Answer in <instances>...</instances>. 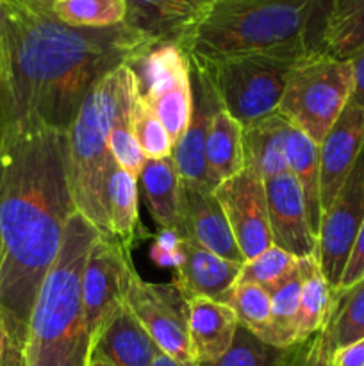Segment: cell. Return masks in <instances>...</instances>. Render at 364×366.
Returning <instances> with one entry per match:
<instances>
[{
    "instance_id": "obj_1",
    "label": "cell",
    "mask_w": 364,
    "mask_h": 366,
    "mask_svg": "<svg viewBox=\"0 0 364 366\" xmlns=\"http://www.w3.org/2000/svg\"><path fill=\"white\" fill-rule=\"evenodd\" d=\"M153 43L127 25L74 27L32 0L0 6V77L6 132H66L106 75L132 64Z\"/></svg>"
},
{
    "instance_id": "obj_2",
    "label": "cell",
    "mask_w": 364,
    "mask_h": 366,
    "mask_svg": "<svg viewBox=\"0 0 364 366\" xmlns=\"http://www.w3.org/2000/svg\"><path fill=\"white\" fill-rule=\"evenodd\" d=\"M74 213L66 132H6L0 147V317L21 345H27L32 306Z\"/></svg>"
},
{
    "instance_id": "obj_3",
    "label": "cell",
    "mask_w": 364,
    "mask_h": 366,
    "mask_svg": "<svg viewBox=\"0 0 364 366\" xmlns=\"http://www.w3.org/2000/svg\"><path fill=\"white\" fill-rule=\"evenodd\" d=\"M332 0H214L178 46L196 59L325 52Z\"/></svg>"
},
{
    "instance_id": "obj_4",
    "label": "cell",
    "mask_w": 364,
    "mask_h": 366,
    "mask_svg": "<svg viewBox=\"0 0 364 366\" xmlns=\"http://www.w3.org/2000/svg\"><path fill=\"white\" fill-rule=\"evenodd\" d=\"M100 231L77 211L39 288L29 320L27 366H89L93 340L82 302V274Z\"/></svg>"
},
{
    "instance_id": "obj_5",
    "label": "cell",
    "mask_w": 364,
    "mask_h": 366,
    "mask_svg": "<svg viewBox=\"0 0 364 366\" xmlns=\"http://www.w3.org/2000/svg\"><path fill=\"white\" fill-rule=\"evenodd\" d=\"M136 93L138 77L131 64H121L89 92L66 131L68 181L75 207L106 236H113L106 207L107 181L114 164L109 134Z\"/></svg>"
},
{
    "instance_id": "obj_6",
    "label": "cell",
    "mask_w": 364,
    "mask_h": 366,
    "mask_svg": "<svg viewBox=\"0 0 364 366\" xmlns=\"http://www.w3.org/2000/svg\"><path fill=\"white\" fill-rule=\"evenodd\" d=\"M305 54L253 52L220 59H195L220 99L221 107L246 127L277 113L293 64Z\"/></svg>"
},
{
    "instance_id": "obj_7",
    "label": "cell",
    "mask_w": 364,
    "mask_h": 366,
    "mask_svg": "<svg viewBox=\"0 0 364 366\" xmlns=\"http://www.w3.org/2000/svg\"><path fill=\"white\" fill-rule=\"evenodd\" d=\"M352 92L353 70L348 59H335L325 52L305 54L293 64L277 111L321 145L348 106Z\"/></svg>"
},
{
    "instance_id": "obj_8",
    "label": "cell",
    "mask_w": 364,
    "mask_h": 366,
    "mask_svg": "<svg viewBox=\"0 0 364 366\" xmlns=\"http://www.w3.org/2000/svg\"><path fill=\"white\" fill-rule=\"evenodd\" d=\"M138 89L175 143L182 138L191 117L189 57L177 43H153L131 64Z\"/></svg>"
},
{
    "instance_id": "obj_9",
    "label": "cell",
    "mask_w": 364,
    "mask_h": 366,
    "mask_svg": "<svg viewBox=\"0 0 364 366\" xmlns=\"http://www.w3.org/2000/svg\"><path fill=\"white\" fill-rule=\"evenodd\" d=\"M125 304L161 352L182 366H198L189 342V300L173 282H150L134 274Z\"/></svg>"
},
{
    "instance_id": "obj_10",
    "label": "cell",
    "mask_w": 364,
    "mask_h": 366,
    "mask_svg": "<svg viewBox=\"0 0 364 366\" xmlns=\"http://www.w3.org/2000/svg\"><path fill=\"white\" fill-rule=\"evenodd\" d=\"M134 274L127 247L114 236L98 234L89 249L82 274L84 318L93 347L103 325L125 304Z\"/></svg>"
},
{
    "instance_id": "obj_11",
    "label": "cell",
    "mask_w": 364,
    "mask_h": 366,
    "mask_svg": "<svg viewBox=\"0 0 364 366\" xmlns=\"http://www.w3.org/2000/svg\"><path fill=\"white\" fill-rule=\"evenodd\" d=\"M364 224V147L343 188L323 211L316 259L332 290L341 282L350 250Z\"/></svg>"
},
{
    "instance_id": "obj_12",
    "label": "cell",
    "mask_w": 364,
    "mask_h": 366,
    "mask_svg": "<svg viewBox=\"0 0 364 366\" xmlns=\"http://www.w3.org/2000/svg\"><path fill=\"white\" fill-rule=\"evenodd\" d=\"M236 243L245 261L253 259L273 245L264 181L256 172L243 168L239 174L214 188Z\"/></svg>"
},
{
    "instance_id": "obj_13",
    "label": "cell",
    "mask_w": 364,
    "mask_h": 366,
    "mask_svg": "<svg viewBox=\"0 0 364 366\" xmlns=\"http://www.w3.org/2000/svg\"><path fill=\"white\" fill-rule=\"evenodd\" d=\"M189 81H191V117L186 132L175 143L171 157L182 182L214 192L207 174L206 143L214 114L221 109V102L206 70L191 57H189Z\"/></svg>"
},
{
    "instance_id": "obj_14",
    "label": "cell",
    "mask_w": 364,
    "mask_h": 366,
    "mask_svg": "<svg viewBox=\"0 0 364 366\" xmlns=\"http://www.w3.org/2000/svg\"><path fill=\"white\" fill-rule=\"evenodd\" d=\"M178 234L231 263H245L227 217L211 189L182 182Z\"/></svg>"
},
{
    "instance_id": "obj_15",
    "label": "cell",
    "mask_w": 364,
    "mask_h": 366,
    "mask_svg": "<svg viewBox=\"0 0 364 366\" xmlns=\"http://www.w3.org/2000/svg\"><path fill=\"white\" fill-rule=\"evenodd\" d=\"M273 245L300 257L316 256L318 238L310 231L302 189L291 172L264 181Z\"/></svg>"
},
{
    "instance_id": "obj_16",
    "label": "cell",
    "mask_w": 364,
    "mask_h": 366,
    "mask_svg": "<svg viewBox=\"0 0 364 366\" xmlns=\"http://www.w3.org/2000/svg\"><path fill=\"white\" fill-rule=\"evenodd\" d=\"M364 147V109L348 102L320 145L321 209H327L348 179Z\"/></svg>"
},
{
    "instance_id": "obj_17",
    "label": "cell",
    "mask_w": 364,
    "mask_h": 366,
    "mask_svg": "<svg viewBox=\"0 0 364 366\" xmlns=\"http://www.w3.org/2000/svg\"><path fill=\"white\" fill-rule=\"evenodd\" d=\"M214 0H127L125 25L157 43H177Z\"/></svg>"
},
{
    "instance_id": "obj_18",
    "label": "cell",
    "mask_w": 364,
    "mask_h": 366,
    "mask_svg": "<svg viewBox=\"0 0 364 366\" xmlns=\"http://www.w3.org/2000/svg\"><path fill=\"white\" fill-rule=\"evenodd\" d=\"M241 267L182 238L181 261L173 268V285L188 300L202 297L221 302L238 282Z\"/></svg>"
},
{
    "instance_id": "obj_19",
    "label": "cell",
    "mask_w": 364,
    "mask_h": 366,
    "mask_svg": "<svg viewBox=\"0 0 364 366\" xmlns=\"http://www.w3.org/2000/svg\"><path fill=\"white\" fill-rule=\"evenodd\" d=\"M159 349L127 304L98 332L93 356L111 366H152Z\"/></svg>"
},
{
    "instance_id": "obj_20",
    "label": "cell",
    "mask_w": 364,
    "mask_h": 366,
    "mask_svg": "<svg viewBox=\"0 0 364 366\" xmlns=\"http://www.w3.org/2000/svg\"><path fill=\"white\" fill-rule=\"evenodd\" d=\"M238 327V317L227 304L202 297L189 300V342L196 365L223 356Z\"/></svg>"
},
{
    "instance_id": "obj_21",
    "label": "cell",
    "mask_w": 364,
    "mask_h": 366,
    "mask_svg": "<svg viewBox=\"0 0 364 366\" xmlns=\"http://www.w3.org/2000/svg\"><path fill=\"white\" fill-rule=\"evenodd\" d=\"M291 127L293 125L278 111L243 127L245 168L256 172L263 181L289 172L285 145Z\"/></svg>"
},
{
    "instance_id": "obj_22",
    "label": "cell",
    "mask_w": 364,
    "mask_h": 366,
    "mask_svg": "<svg viewBox=\"0 0 364 366\" xmlns=\"http://www.w3.org/2000/svg\"><path fill=\"white\" fill-rule=\"evenodd\" d=\"M139 192L161 231H177L181 222V175L173 157L146 159L138 175Z\"/></svg>"
},
{
    "instance_id": "obj_23",
    "label": "cell",
    "mask_w": 364,
    "mask_h": 366,
    "mask_svg": "<svg viewBox=\"0 0 364 366\" xmlns=\"http://www.w3.org/2000/svg\"><path fill=\"white\" fill-rule=\"evenodd\" d=\"M285 161H288V170L302 189L307 220L310 231L318 238L321 217H323L320 195V145H316L302 131L291 127L285 145Z\"/></svg>"
},
{
    "instance_id": "obj_24",
    "label": "cell",
    "mask_w": 364,
    "mask_h": 366,
    "mask_svg": "<svg viewBox=\"0 0 364 366\" xmlns=\"http://www.w3.org/2000/svg\"><path fill=\"white\" fill-rule=\"evenodd\" d=\"M207 174L213 189L245 168L243 127L221 107L213 118L206 143Z\"/></svg>"
},
{
    "instance_id": "obj_25",
    "label": "cell",
    "mask_w": 364,
    "mask_h": 366,
    "mask_svg": "<svg viewBox=\"0 0 364 366\" xmlns=\"http://www.w3.org/2000/svg\"><path fill=\"white\" fill-rule=\"evenodd\" d=\"M296 268L302 281L298 307V343H302L325 325L330 313L334 290L325 279L316 256L300 257Z\"/></svg>"
},
{
    "instance_id": "obj_26",
    "label": "cell",
    "mask_w": 364,
    "mask_h": 366,
    "mask_svg": "<svg viewBox=\"0 0 364 366\" xmlns=\"http://www.w3.org/2000/svg\"><path fill=\"white\" fill-rule=\"evenodd\" d=\"M321 335L332 354L364 340V277L352 286L334 290L330 313Z\"/></svg>"
},
{
    "instance_id": "obj_27",
    "label": "cell",
    "mask_w": 364,
    "mask_h": 366,
    "mask_svg": "<svg viewBox=\"0 0 364 366\" xmlns=\"http://www.w3.org/2000/svg\"><path fill=\"white\" fill-rule=\"evenodd\" d=\"M138 200V177L114 163L107 181V218H109L111 234L127 249L134 242L139 227Z\"/></svg>"
},
{
    "instance_id": "obj_28",
    "label": "cell",
    "mask_w": 364,
    "mask_h": 366,
    "mask_svg": "<svg viewBox=\"0 0 364 366\" xmlns=\"http://www.w3.org/2000/svg\"><path fill=\"white\" fill-rule=\"evenodd\" d=\"M364 49V0H332L325 32V54L352 59Z\"/></svg>"
},
{
    "instance_id": "obj_29",
    "label": "cell",
    "mask_w": 364,
    "mask_h": 366,
    "mask_svg": "<svg viewBox=\"0 0 364 366\" xmlns=\"http://www.w3.org/2000/svg\"><path fill=\"white\" fill-rule=\"evenodd\" d=\"M300 292H302V281H300L298 268L291 277L270 292L271 325L266 343L278 349H289L298 343Z\"/></svg>"
},
{
    "instance_id": "obj_30",
    "label": "cell",
    "mask_w": 364,
    "mask_h": 366,
    "mask_svg": "<svg viewBox=\"0 0 364 366\" xmlns=\"http://www.w3.org/2000/svg\"><path fill=\"white\" fill-rule=\"evenodd\" d=\"M50 9L74 27L107 29L125 24L127 0H57Z\"/></svg>"
},
{
    "instance_id": "obj_31",
    "label": "cell",
    "mask_w": 364,
    "mask_h": 366,
    "mask_svg": "<svg viewBox=\"0 0 364 366\" xmlns=\"http://www.w3.org/2000/svg\"><path fill=\"white\" fill-rule=\"evenodd\" d=\"M293 347L278 349L270 345L239 324L227 352L216 361L200 363L198 366H288Z\"/></svg>"
},
{
    "instance_id": "obj_32",
    "label": "cell",
    "mask_w": 364,
    "mask_h": 366,
    "mask_svg": "<svg viewBox=\"0 0 364 366\" xmlns=\"http://www.w3.org/2000/svg\"><path fill=\"white\" fill-rule=\"evenodd\" d=\"M221 302L232 307L243 327L266 342L271 325V299L266 290L248 282H236Z\"/></svg>"
},
{
    "instance_id": "obj_33",
    "label": "cell",
    "mask_w": 364,
    "mask_h": 366,
    "mask_svg": "<svg viewBox=\"0 0 364 366\" xmlns=\"http://www.w3.org/2000/svg\"><path fill=\"white\" fill-rule=\"evenodd\" d=\"M131 125L136 142L141 147L146 159H164L173 154V142L164 125L146 104L141 93H136L131 106Z\"/></svg>"
},
{
    "instance_id": "obj_34",
    "label": "cell",
    "mask_w": 364,
    "mask_h": 366,
    "mask_svg": "<svg viewBox=\"0 0 364 366\" xmlns=\"http://www.w3.org/2000/svg\"><path fill=\"white\" fill-rule=\"evenodd\" d=\"M296 257L282 250L280 247L271 245L253 259L245 261L239 270L238 282L257 285L266 290L268 293L278 285L291 277L296 272Z\"/></svg>"
},
{
    "instance_id": "obj_35",
    "label": "cell",
    "mask_w": 364,
    "mask_h": 366,
    "mask_svg": "<svg viewBox=\"0 0 364 366\" xmlns=\"http://www.w3.org/2000/svg\"><path fill=\"white\" fill-rule=\"evenodd\" d=\"M131 106L132 102L118 114L113 129L109 134V150L113 154L114 163L120 168L127 170L134 177H138L145 164L146 157L143 154L141 147L136 142V136L132 132L131 125Z\"/></svg>"
},
{
    "instance_id": "obj_36",
    "label": "cell",
    "mask_w": 364,
    "mask_h": 366,
    "mask_svg": "<svg viewBox=\"0 0 364 366\" xmlns=\"http://www.w3.org/2000/svg\"><path fill=\"white\" fill-rule=\"evenodd\" d=\"M288 366H334L332 365V350L328 349L321 331L293 347Z\"/></svg>"
},
{
    "instance_id": "obj_37",
    "label": "cell",
    "mask_w": 364,
    "mask_h": 366,
    "mask_svg": "<svg viewBox=\"0 0 364 366\" xmlns=\"http://www.w3.org/2000/svg\"><path fill=\"white\" fill-rule=\"evenodd\" d=\"M182 236L177 231H163L152 249V257L163 267H177L181 261Z\"/></svg>"
},
{
    "instance_id": "obj_38",
    "label": "cell",
    "mask_w": 364,
    "mask_h": 366,
    "mask_svg": "<svg viewBox=\"0 0 364 366\" xmlns=\"http://www.w3.org/2000/svg\"><path fill=\"white\" fill-rule=\"evenodd\" d=\"M0 366H27L25 345H21L0 317Z\"/></svg>"
},
{
    "instance_id": "obj_39",
    "label": "cell",
    "mask_w": 364,
    "mask_h": 366,
    "mask_svg": "<svg viewBox=\"0 0 364 366\" xmlns=\"http://www.w3.org/2000/svg\"><path fill=\"white\" fill-rule=\"evenodd\" d=\"M363 277H364V224H363V227H360L359 234H357L355 242H353L352 250H350L348 261H346V264H345L341 282H339L338 288H346V286H352L353 282L360 281Z\"/></svg>"
},
{
    "instance_id": "obj_40",
    "label": "cell",
    "mask_w": 364,
    "mask_h": 366,
    "mask_svg": "<svg viewBox=\"0 0 364 366\" xmlns=\"http://www.w3.org/2000/svg\"><path fill=\"white\" fill-rule=\"evenodd\" d=\"M334 366H364V340L338 349L332 354Z\"/></svg>"
},
{
    "instance_id": "obj_41",
    "label": "cell",
    "mask_w": 364,
    "mask_h": 366,
    "mask_svg": "<svg viewBox=\"0 0 364 366\" xmlns=\"http://www.w3.org/2000/svg\"><path fill=\"white\" fill-rule=\"evenodd\" d=\"M353 70V92L350 102L364 109V49L350 59Z\"/></svg>"
},
{
    "instance_id": "obj_42",
    "label": "cell",
    "mask_w": 364,
    "mask_h": 366,
    "mask_svg": "<svg viewBox=\"0 0 364 366\" xmlns=\"http://www.w3.org/2000/svg\"><path fill=\"white\" fill-rule=\"evenodd\" d=\"M4 136H6V102H4L2 77H0V147H2Z\"/></svg>"
},
{
    "instance_id": "obj_43",
    "label": "cell",
    "mask_w": 364,
    "mask_h": 366,
    "mask_svg": "<svg viewBox=\"0 0 364 366\" xmlns=\"http://www.w3.org/2000/svg\"><path fill=\"white\" fill-rule=\"evenodd\" d=\"M152 366H182L181 363H177L175 360H171L170 356H166V354H163L159 350V354L156 356V360H153Z\"/></svg>"
},
{
    "instance_id": "obj_44",
    "label": "cell",
    "mask_w": 364,
    "mask_h": 366,
    "mask_svg": "<svg viewBox=\"0 0 364 366\" xmlns=\"http://www.w3.org/2000/svg\"><path fill=\"white\" fill-rule=\"evenodd\" d=\"M89 366H111V365L106 363V361H103V360H100V357L93 356L91 357V365H89Z\"/></svg>"
},
{
    "instance_id": "obj_45",
    "label": "cell",
    "mask_w": 364,
    "mask_h": 366,
    "mask_svg": "<svg viewBox=\"0 0 364 366\" xmlns=\"http://www.w3.org/2000/svg\"><path fill=\"white\" fill-rule=\"evenodd\" d=\"M32 2H36V4H41V6H46V7H52L54 4L57 2V0H32Z\"/></svg>"
},
{
    "instance_id": "obj_46",
    "label": "cell",
    "mask_w": 364,
    "mask_h": 366,
    "mask_svg": "<svg viewBox=\"0 0 364 366\" xmlns=\"http://www.w3.org/2000/svg\"><path fill=\"white\" fill-rule=\"evenodd\" d=\"M9 2V0H0V6H4V4H7Z\"/></svg>"
}]
</instances>
